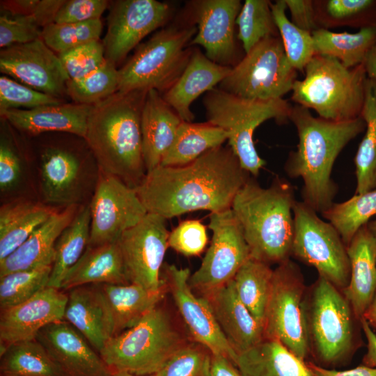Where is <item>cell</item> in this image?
Segmentation results:
<instances>
[{"mask_svg": "<svg viewBox=\"0 0 376 376\" xmlns=\"http://www.w3.org/2000/svg\"><path fill=\"white\" fill-rule=\"evenodd\" d=\"M182 122L162 93L154 89L147 92L141 118L143 157L147 173L161 165Z\"/></svg>", "mask_w": 376, "mask_h": 376, "instance_id": "26", "label": "cell"}, {"mask_svg": "<svg viewBox=\"0 0 376 376\" xmlns=\"http://www.w3.org/2000/svg\"><path fill=\"white\" fill-rule=\"evenodd\" d=\"M305 315L314 363L329 368L347 362L358 346L354 323L358 320L342 290L318 276L306 290Z\"/></svg>", "mask_w": 376, "mask_h": 376, "instance_id": "7", "label": "cell"}, {"mask_svg": "<svg viewBox=\"0 0 376 376\" xmlns=\"http://www.w3.org/2000/svg\"><path fill=\"white\" fill-rule=\"evenodd\" d=\"M81 205L60 209L38 227L15 251L0 260V277L16 271L52 265L55 244Z\"/></svg>", "mask_w": 376, "mask_h": 376, "instance_id": "27", "label": "cell"}, {"mask_svg": "<svg viewBox=\"0 0 376 376\" xmlns=\"http://www.w3.org/2000/svg\"><path fill=\"white\" fill-rule=\"evenodd\" d=\"M362 63L367 77L376 82V46L369 51Z\"/></svg>", "mask_w": 376, "mask_h": 376, "instance_id": "59", "label": "cell"}, {"mask_svg": "<svg viewBox=\"0 0 376 376\" xmlns=\"http://www.w3.org/2000/svg\"><path fill=\"white\" fill-rule=\"evenodd\" d=\"M92 107L75 102L62 103L30 109L3 110L0 114L4 121L29 136L58 132L84 139Z\"/></svg>", "mask_w": 376, "mask_h": 376, "instance_id": "24", "label": "cell"}, {"mask_svg": "<svg viewBox=\"0 0 376 376\" xmlns=\"http://www.w3.org/2000/svg\"><path fill=\"white\" fill-rule=\"evenodd\" d=\"M26 180V166L10 136L1 132L0 191L3 196L17 193Z\"/></svg>", "mask_w": 376, "mask_h": 376, "instance_id": "49", "label": "cell"}, {"mask_svg": "<svg viewBox=\"0 0 376 376\" xmlns=\"http://www.w3.org/2000/svg\"><path fill=\"white\" fill-rule=\"evenodd\" d=\"M317 213L302 201H296L292 256L343 290L350 277L347 246L336 229Z\"/></svg>", "mask_w": 376, "mask_h": 376, "instance_id": "12", "label": "cell"}, {"mask_svg": "<svg viewBox=\"0 0 376 376\" xmlns=\"http://www.w3.org/2000/svg\"><path fill=\"white\" fill-rule=\"evenodd\" d=\"M360 324L367 340V351L363 357L362 364L376 368V334L363 318L360 320Z\"/></svg>", "mask_w": 376, "mask_h": 376, "instance_id": "58", "label": "cell"}, {"mask_svg": "<svg viewBox=\"0 0 376 376\" xmlns=\"http://www.w3.org/2000/svg\"><path fill=\"white\" fill-rule=\"evenodd\" d=\"M172 8L156 0H118L111 7L102 41L105 59L116 65L149 33L170 19Z\"/></svg>", "mask_w": 376, "mask_h": 376, "instance_id": "17", "label": "cell"}, {"mask_svg": "<svg viewBox=\"0 0 376 376\" xmlns=\"http://www.w3.org/2000/svg\"><path fill=\"white\" fill-rule=\"evenodd\" d=\"M63 103L57 97L38 91L6 75L0 77V111L33 109Z\"/></svg>", "mask_w": 376, "mask_h": 376, "instance_id": "48", "label": "cell"}, {"mask_svg": "<svg viewBox=\"0 0 376 376\" xmlns=\"http://www.w3.org/2000/svg\"><path fill=\"white\" fill-rule=\"evenodd\" d=\"M207 243L205 226L198 220L180 223L169 235V247L186 256L200 255Z\"/></svg>", "mask_w": 376, "mask_h": 376, "instance_id": "51", "label": "cell"}, {"mask_svg": "<svg viewBox=\"0 0 376 376\" xmlns=\"http://www.w3.org/2000/svg\"><path fill=\"white\" fill-rule=\"evenodd\" d=\"M36 339L68 376H111L113 373L85 337L63 320L43 327Z\"/></svg>", "mask_w": 376, "mask_h": 376, "instance_id": "22", "label": "cell"}, {"mask_svg": "<svg viewBox=\"0 0 376 376\" xmlns=\"http://www.w3.org/2000/svg\"><path fill=\"white\" fill-rule=\"evenodd\" d=\"M207 122L228 134V146L242 168L257 177L266 162L259 156L253 139L258 127L274 119L279 124L289 120L292 105L283 98L252 100L215 88L203 99Z\"/></svg>", "mask_w": 376, "mask_h": 376, "instance_id": "6", "label": "cell"}, {"mask_svg": "<svg viewBox=\"0 0 376 376\" xmlns=\"http://www.w3.org/2000/svg\"><path fill=\"white\" fill-rule=\"evenodd\" d=\"M235 366L242 376H313L306 361L280 341L267 338L237 354Z\"/></svg>", "mask_w": 376, "mask_h": 376, "instance_id": "33", "label": "cell"}, {"mask_svg": "<svg viewBox=\"0 0 376 376\" xmlns=\"http://www.w3.org/2000/svg\"><path fill=\"white\" fill-rule=\"evenodd\" d=\"M306 287L299 267L288 259L274 269L263 324L264 336L280 341L301 360L310 354L305 315Z\"/></svg>", "mask_w": 376, "mask_h": 376, "instance_id": "11", "label": "cell"}, {"mask_svg": "<svg viewBox=\"0 0 376 376\" xmlns=\"http://www.w3.org/2000/svg\"><path fill=\"white\" fill-rule=\"evenodd\" d=\"M228 342L237 354L260 343L264 327L240 300L233 280L204 294Z\"/></svg>", "mask_w": 376, "mask_h": 376, "instance_id": "23", "label": "cell"}, {"mask_svg": "<svg viewBox=\"0 0 376 376\" xmlns=\"http://www.w3.org/2000/svg\"><path fill=\"white\" fill-rule=\"evenodd\" d=\"M271 8L290 63L297 71L304 72L307 63L315 55L312 33L298 28L288 18L285 0L275 1Z\"/></svg>", "mask_w": 376, "mask_h": 376, "instance_id": "43", "label": "cell"}, {"mask_svg": "<svg viewBox=\"0 0 376 376\" xmlns=\"http://www.w3.org/2000/svg\"><path fill=\"white\" fill-rule=\"evenodd\" d=\"M60 209L25 197L2 204L0 207V260L15 251Z\"/></svg>", "mask_w": 376, "mask_h": 376, "instance_id": "30", "label": "cell"}, {"mask_svg": "<svg viewBox=\"0 0 376 376\" xmlns=\"http://www.w3.org/2000/svg\"><path fill=\"white\" fill-rule=\"evenodd\" d=\"M269 0H246L236 19L237 38L241 42L244 54L261 40L279 36Z\"/></svg>", "mask_w": 376, "mask_h": 376, "instance_id": "42", "label": "cell"}, {"mask_svg": "<svg viewBox=\"0 0 376 376\" xmlns=\"http://www.w3.org/2000/svg\"><path fill=\"white\" fill-rule=\"evenodd\" d=\"M91 221L89 203L81 205L72 222L58 237L48 287L61 290L67 274L85 252L89 244Z\"/></svg>", "mask_w": 376, "mask_h": 376, "instance_id": "34", "label": "cell"}, {"mask_svg": "<svg viewBox=\"0 0 376 376\" xmlns=\"http://www.w3.org/2000/svg\"><path fill=\"white\" fill-rule=\"evenodd\" d=\"M231 67L219 65L210 60L198 48L192 52L185 70L162 97L182 121L194 118L191 104L201 95L215 88L228 75Z\"/></svg>", "mask_w": 376, "mask_h": 376, "instance_id": "25", "label": "cell"}, {"mask_svg": "<svg viewBox=\"0 0 376 376\" xmlns=\"http://www.w3.org/2000/svg\"><path fill=\"white\" fill-rule=\"evenodd\" d=\"M185 344L169 313L157 306L134 327L111 338L99 354L113 373L147 376L157 373Z\"/></svg>", "mask_w": 376, "mask_h": 376, "instance_id": "8", "label": "cell"}, {"mask_svg": "<svg viewBox=\"0 0 376 376\" xmlns=\"http://www.w3.org/2000/svg\"><path fill=\"white\" fill-rule=\"evenodd\" d=\"M228 139V134L226 131L208 122L194 123L182 121L160 166L187 164L205 152L221 146Z\"/></svg>", "mask_w": 376, "mask_h": 376, "instance_id": "35", "label": "cell"}, {"mask_svg": "<svg viewBox=\"0 0 376 376\" xmlns=\"http://www.w3.org/2000/svg\"><path fill=\"white\" fill-rule=\"evenodd\" d=\"M312 36L315 54L333 56L349 68L361 64L369 51L376 46V26L353 33L320 29Z\"/></svg>", "mask_w": 376, "mask_h": 376, "instance_id": "36", "label": "cell"}, {"mask_svg": "<svg viewBox=\"0 0 376 376\" xmlns=\"http://www.w3.org/2000/svg\"><path fill=\"white\" fill-rule=\"evenodd\" d=\"M320 29L376 26V0H314Z\"/></svg>", "mask_w": 376, "mask_h": 376, "instance_id": "40", "label": "cell"}, {"mask_svg": "<svg viewBox=\"0 0 376 376\" xmlns=\"http://www.w3.org/2000/svg\"><path fill=\"white\" fill-rule=\"evenodd\" d=\"M0 71L38 91L61 98L70 79L57 54L42 38L3 48Z\"/></svg>", "mask_w": 376, "mask_h": 376, "instance_id": "20", "label": "cell"}, {"mask_svg": "<svg viewBox=\"0 0 376 376\" xmlns=\"http://www.w3.org/2000/svg\"><path fill=\"white\" fill-rule=\"evenodd\" d=\"M166 219L147 213L118 240L130 283L154 292L166 290L161 272L169 247Z\"/></svg>", "mask_w": 376, "mask_h": 376, "instance_id": "16", "label": "cell"}, {"mask_svg": "<svg viewBox=\"0 0 376 376\" xmlns=\"http://www.w3.org/2000/svg\"><path fill=\"white\" fill-rule=\"evenodd\" d=\"M251 177L231 148L221 146L185 165L159 166L135 189L147 212L167 219L196 210L230 209Z\"/></svg>", "mask_w": 376, "mask_h": 376, "instance_id": "1", "label": "cell"}, {"mask_svg": "<svg viewBox=\"0 0 376 376\" xmlns=\"http://www.w3.org/2000/svg\"><path fill=\"white\" fill-rule=\"evenodd\" d=\"M197 32L196 25L172 24L140 44L118 70V91L166 92L178 79L189 60V44Z\"/></svg>", "mask_w": 376, "mask_h": 376, "instance_id": "9", "label": "cell"}, {"mask_svg": "<svg viewBox=\"0 0 376 376\" xmlns=\"http://www.w3.org/2000/svg\"><path fill=\"white\" fill-rule=\"evenodd\" d=\"M361 117L366 130L354 159L356 194L376 188V82L368 78Z\"/></svg>", "mask_w": 376, "mask_h": 376, "instance_id": "37", "label": "cell"}, {"mask_svg": "<svg viewBox=\"0 0 376 376\" xmlns=\"http://www.w3.org/2000/svg\"><path fill=\"white\" fill-rule=\"evenodd\" d=\"M102 31L100 19L76 23H52L42 29L41 38L56 54L100 40Z\"/></svg>", "mask_w": 376, "mask_h": 376, "instance_id": "46", "label": "cell"}, {"mask_svg": "<svg viewBox=\"0 0 376 376\" xmlns=\"http://www.w3.org/2000/svg\"><path fill=\"white\" fill-rule=\"evenodd\" d=\"M240 0H196L188 3L189 22L197 32L189 46L200 45L212 61L233 67L241 58L235 38L236 19L242 8Z\"/></svg>", "mask_w": 376, "mask_h": 376, "instance_id": "18", "label": "cell"}, {"mask_svg": "<svg viewBox=\"0 0 376 376\" xmlns=\"http://www.w3.org/2000/svg\"><path fill=\"white\" fill-rule=\"evenodd\" d=\"M367 226L376 239V219L369 221Z\"/></svg>", "mask_w": 376, "mask_h": 376, "instance_id": "61", "label": "cell"}, {"mask_svg": "<svg viewBox=\"0 0 376 376\" xmlns=\"http://www.w3.org/2000/svg\"><path fill=\"white\" fill-rule=\"evenodd\" d=\"M88 159L67 147L45 148L38 166L41 201L60 208L83 205L89 193L93 194L99 173L96 162Z\"/></svg>", "mask_w": 376, "mask_h": 376, "instance_id": "13", "label": "cell"}, {"mask_svg": "<svg viewBox=\"0 0 376 376\" xmlns=\"http://www.w3.org/2000/svg\"><path fill=\"white\" fill-rule=\"evenodd\" d=\"M52 265L16 271L0 277L1 310L31 298L48 286Z\"/></svg>", "mask_w": 376, "mask_h": 376, "instance_id": "45", "label": "cell"}, {"mask_svg": "<svg viewBox=\"0 0 376 376\" xmlns=\"http://www.w3.org/2000/svg\"><path fill=\"white\" fill-rule=\"evenodd\" d=\"M108 5L107 0H65L54 23H76L100 19Z\"/></svg>", "mask_w": 376, "mask_h": 376, "instance_id": "54", "label": "cell"}, {"mask_svg": "<svg viewBox=\"0 0 376 376\" xmlns=\"http://www.w3.org/2000/svg\"><path fill=\"white\" fill-rule=\"evenodd\" d=\"M65 0H6L1 8L12 15L32 17L40 28L54 23Z\"/></svg>", "mask_w": 376, "mask_h": 376, "instance_id": "53", "label": "cell"}, {"mask_svg": "<svg viewBox=\"0 0 376 376\" xmlns=\"http://www.w3.org/2000/svg\"><path fill=\"white\" fill-rule=\"evenodd\" d=\"M119 72L116 65L106 61L87 76L69 79L66 94L75 103L94 105L118 91Z\"/></svg>", "mask_w": 376, "mask_h": 376, "instance_id": "44", "label": "cell"}, {"mask_svg": "<svg viewBox=\"0 0 376 376\" xmlns=\"http://www.w3.org/2000/svg\"><path fill=\"white\" fill-rule=\"evenodd\" d=\"M347 252L350 277L342 292L360 321L376 293V239L367 225L354 236Z\"/></svg>", "mask_w": 376, "mask_h": 376, "instance_id": "28", "label": "cell"}, {"mask_svg": "<svg viewBox=\"0 0 376 376\" xmlns=\"http://www.w3.org/2000/svg\"><path fill=\"white\" fill-rule=\"evenodd\" d=\"M289 120L298 136L297 149L291 151L284 170L291 178H301L302 201L322 213L334 203L338 187L331 178L334 163L345 147L366 130L360 116L346 121L326 120L310 109L292 105Z\"/></svg>", "mask_w": 376, "mask_h": 376, "instance_id": "2", "label": "cell"}, {"mask_svg": "<svg viewBox=\"0 0 376 376\" xmlns=\"http://www.w3.org/2000/svg\"><path fill=\"white\" fill-rule=\"evenodd\" d=\"M69 79H81L100 68L105 61L102 42L93 41L58 54Z\"/></svg>", "mask_w": 376, "mask_h": 376, "instance_id": "50", "label": "cell"}, {"mask_svg": "<svg viewBox=\"0 0 376 376\" xmlns=\"http://www.w3.org/2000/svg\"><path fill=\"white\" fill-rule=\"evenodd\" d=\"M1 376H68L36 339L14 343L1 354Z\"/></svg>", "mask_w": 376, "mask_h": 376, "instance_id": "38", "label": "cell"}, {"mask_svg": "<svg viewBox=\"0 0 376 376\" xmlns=\"http://www.w3.org/2000/svg\"><path fill=\"white\" fill-rule=\"evenodd\" d=\"M209 228L212 231L211 244L200 267L190 276L189 284L203 294L233 279L251 257L242 228L231 208L211 212Z\"/></svg>", "mask_w": 376, "mask_h": 376, "instance_id": "15", "label": "cell"}, {"mask_svg": "<svg viewBox=\"0 0 376 376\" xmlns=\"http://www.w3.org/2000/svg\"><path fill=\"white\" fill-rule=\"evenodd\" d=\"M98 285L107 306L112 337L134 327L157 306L165 291L150 292L134 283Z\"/></svg>", "mask_w": 376, "mask_h": 376, "instance_id": "32", "label": "cell"}, {"mask_svg": "<svg viewBox=\"0 0 376 376\" xmlns=\"http://www.w3.org/2000/svg\"><path fill=\"white\" fill-rule=\"evenodd\" d=\"M68 295L47 287L31 298L1 310L0 352L14 343L36 339L47 325L63 319Z\"/></svg>", "mask_w": 376, "mask_h": 376, "instance_id": "21", "label": "cell"}, {"mask_svg": "<svg viewBox=\"0 0 376 376\" xmlns=\"http://www.w3.org/2000/svg\"><path fill=\"white\" fill-rule=\"evenodd\" d=\"M189 268L163 265L161 279L173 295L175 305L194 339L212 354H221L234 364L237 353L224 335L212 310L204 297H197L189 284Z\"/></svg>", "mask_w": 376, "mask_h": 376, "instance_id": "19", "label": "cell"}, {"mask_svg": "<svg viewBox=\"0 0 376 376\" xmlns=\"http://www.w3.org/2000/svg\"><path fill=\"white\" fill-rule=\"evenodd\" d=\"M42 29L30 16L12 15L7 13L0 16V47L1 49L33 41L41 38Z\"/></svg>", "mask_w": 376, "mask_h": 376, "instance_id": "52", "label": "cell"}, {"mask_svg": "<svg viewBox=\"0 0 376 376\" xmlns=\"http://www.w3.org/2000/svg\"><path fill=\"white\" fill-rule=\"evenodd\" d=\"M290 13V21L298 28L313 33L319 27L315 16L314 0H285Z\"/></svg>", "mask_w": 376, "mask_h": 376, "instance_id": "55", "label": "cell"}, {"mask_svg": "<svg viewBox=\"0 0 376 376\" xmlns=\"http://www.w3.org/2000/svg\"><path fill=\"white\" fill-rule=\"evenodd\" d=\"M210 376H242V375L226 357L212 354Z\"/></svg>", "mask_w": 376, "mask_h": 376, "instance_id": "57", "label": "cell"}, {"mask_svg": "<svg viewBox=\"0 0 376 376\" xmlns=\"http://www.w3.org/2000/svg\"><path fill=\"white\" fill-rule=\"evenodd\" d=\"M304 72L292 89L290 99L296 104L333 121L361 116L368 79L363 63L349 68L333 56L315 54Z\"/></svg>", "mask_w": 376, "mask_h": 376, "instance_id": "5", "label": "cell"}, {"mask_svg": "<svg viewBox=\"0 0 376 376\" xmlns=\"http://www.w3.org/2000/svg\"><path fill=\"white\" fill-rule=\"evenodd\" d=\"M111 376H134V375L125 371H116V372H113Z\"/></svg>", "mask_w": 376, "mask_h": 376, "instance_id": "62", "label": "cell"}, {"mask_svg": "<svg viewBox=\"0 0 376 376\" xmlns=\"http://www.w3.org/2000/svg\"><path fill=\"white\" fill-rule=\"evenodd\" d=\"M93 284L130 283L118 241L88 246L79 261L67 274L61 290Z\"/></svg>", "mask_w": 376, "mask_h": 376, "instance_id": "31", "label": "cell"}, {"mask_svg": "<svg viewBox=\"0 0 376 376\" xmlns=\"http://www.w3.org/2000/svg\"><path fill=\"white\" fill-rule=\"evenodd\" d=\"M373 330L376 332V293L363 317Z\"/></svg>", "mask_w": 376, "mask_h": 376, "instance_id": "60", "label": "cell"}, {"mask_svg": "<svg viewBox=\"0 0 376 376\" xmlns=\"http://www.w3.org/2000/svg\"><path fill=\"white\" fill-rule=\"evenodd\" d=\"M148 91H117L93 105L84 141L100 171L136 188L147 171L141 112Z\"/></svg>", "mask_w": 376, "mask_h": 376, "instance_id": "3", "label": "cell"}, {"mask_svg": "<svg viewBox=\"0 0 376 376\" xmlns=\"http://www.w3.org/2000/svg\"><path fill=\"white\" fill-rule=\"evenodd\" d=\"M89 206L90 246L118 241L148 213L135 188L100 170Z\"/></svg>", "mask_w": 376, "mask_h": 376, "instance_id": "14", "label": "cell"}, {"mask_svg": "<svg viewBox=\"0 0 376 376\" xmlns=\"http://www.w3.org/2000/svg\"><path fill=\"white\" fill-rule=\"evenodd\" d=\"M313 376H376V368L360 365L354 368L337 370L322 367L314 362L306 361Z\"/></svg>", "mask_w": 376, "mask_h": 376, "instance_id": "56", "label": "cell"}, {"mask_svg": "<svg viewBox=\"0 0 376 376\" xmlns=\"http://www.w3.org/2000/svg\"><path fill=\"white\" fill-rule=\"evenodd\" d=\"M294 187L276 178L268 187L251 177L235 196L231 210L237 220L251 257L268 265L292 256L294 235Z\"/></svg>", "mask_w": 376, "mask_h": 376, "instance_id": "4", "label": "cell"}, {"mask_svg": "<svg viewBox=\"0 0 376 376\" xmlns=\"http://www.w3.org/2000/svg\"><path fill=\"white\" fill-rule=\"evenodd\" d=\"M212 354L199 344L180 347L157 373L159 376H210Z\"/></svg>", "mask_w": 376, "mask_h": 376, "instance_id": "47", "label": "cell"}, {"mask_svg": "<svg viewBox=\"0 0 376 376\" xmlns=\"http://www.w3.org/2000/svg\"><path fill=\"white\" fill-rule=\"evenodd\" d=\"M297 77L280 36H270L244 54L219 88L247 99L283 98L292 91Z\"/></svg>", "mask_w": 376, "mask_h": 376, "instance_id": "10", "label": "cell"}, {"mask_svg": "<svg viewBox=\"0 0 376 376\" xmlns=\"http://www.w3.org/2000/svg\"><path fill=\"white\" fill-rule=\"evenodd\" d=\"M147 376H159V375L157 373H155V374H152V375H150Z\"/></svg>", "mask_w": 376, "mask_h": 376, "instance_id": "63", "label": "cell"}, {"mask_svg": "<svg viewBox=\"0 0 376 376\" xmlns=\"http://www.w3.org/2000/svg\"><path fill=\"white\" fill-rule=\"evenodd\" d=\"M63 320L81 334L98 353L112 337L107 306L98 284L70 289Z\"/></svg>", "mask_w": 376, "mask_h": 376, "instance_id": "29", "label": "cell"}, {"mask_svg": "<svg viewBox=\"0 0 376 376\" xmlns=\"http://www.w3.org/2000/svg\"><path fill=\"white\" fill-rule=\"evenodd\" d=\"M338 232L346 246L356 233L376 215V188L356 194L345 201L334 203L321 213Z\"/></svg>", "mask_w": 376, "mask_h": 376, "instance_id": "41", "label": "cell"}, {"mask_svg": "<svg viewBox=\"0 0 376 376\" xmlns=\"http://www.w3.org/2000/svg\"><path fill=\"white\" fill-rule=\"evenodd\" d=\"M273 274L274 269L269 265L250 257L232 279L240 300L263 325Z\"/></svg>", "mask_w": 376, "mask_h": 376, "instance_id": "39", "label": "cell"}]
</instances>
